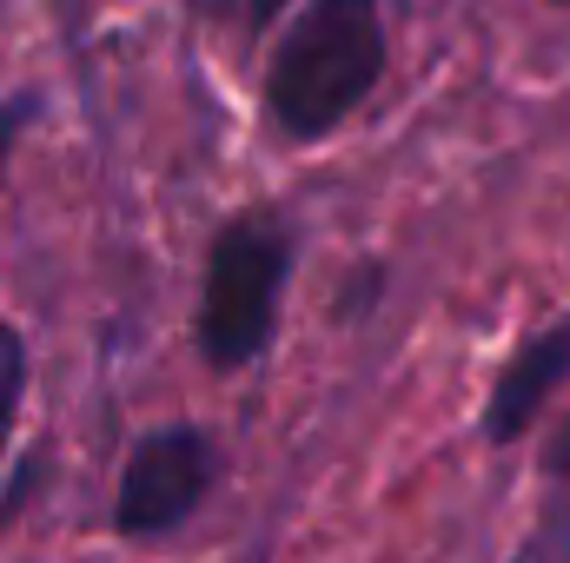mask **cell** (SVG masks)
I'll return each instance as SVG.
<instances>
[{
    "label": "cell",
    "instance_id": "cell-1",
    "mask_svg": "<svg viewBox=\"0 0 570 563\" xmlns=\"http://www.w3.org/2000/svg\"><path fill=\"white\" fill-rule=\"evenodd\" d=\"M392 67V33L379 0H305L285 20L279 47L259 80L266 127L285 146L332 140L385 80Z\"/></svg>",
    "mask_w": 570,
    "mask_h": 563
},
{
    "label": "cell",
    "instance_id": "cell-2",
    "mask_svg": "<svg viewBox=\"0 0 570 563\" xmlns=\"http://www.w3.org/2000/svg\"><path fill=\"white\" fill-rule=\"evenodd\" d=\"M298 266V233L273 213H239L213 233L206 285H199V358L213 372H246L279 338V305Z\"/></svg>",
    "mask_w": 570,
    "mask_h": 563
},
{
    "label": "cell",
    "instance_id": "cell-3",
    "mask_svg": "<svg viewBox=\"0 0 570 563\" xmlns=\"http://www.w3.org/2000/svg\"><path fill=\"white\" fill-rule=\"evenodd\" d=\"M219 444L213 431L186 418H166L140 431L127 444V464H120V491H114V531L134 537V544H159L173 531H186L199 517V504L213 497L219 484Z\"/></svg>",
    "mask_w": 570,
    "mask_h": 563
},
{
    "label": "cell",
    "instance_id": "cell-4",
    "mask_svg": "<svg viewBox=\"0 0 570 563\" xmlns=\"http://www.w3.org/2000/svg\"><path fill=\"white\" fill-rule=\"evenodd\" d=\"M564 378H570V318H558V325L531 332V338L498 365V378H491V392H484V412H478L484 444H518V437H531V424L544 418V405H551V392H558Z\"/></svg>",
    "mask_w": 570,
    "mask_h": 563
},
{
    "label": "cell",
    "instance_id": "cell-5",
    "mask_svg": "<svg viewBox=\"0 0 570 563\" xmlns=\"http://www.w3.org/2000/svg\"><path fill=\"white\" fill-rule=\"evenodd\" d=\"M27 385H33V345H27V332L13 318H0V457H7V437H13Z\"/></svg>",
    "mask_w": 570,
    "mask_h": 563
},
{
    "label": "cell",
    "instance_id": "cell-6",
    "mask_svg": "<svg viewBox=\"0 0 570 563\" xmlns=\"http://www.w3.org/2000/svg\"><path fill=\"white\" fill-rule=\"evenodd\" d=\"M199 20H213V27H239V40L246 47H259L273 27H279V13L292 0H186Z\"/></svg>",
    "mask_w": 570,
    "mask_h": 563
},
{
    "label": "cell",
    "instance_id": "cell-7",
    "mask_svg": "<svg viewBox=\"0 0 570 563\" xmlns=\"http://www.w3.org/2000/svg\"><path fill=\"white\" fill-rule=\"evenodd\" d=\"M40 120V93H7L0 100V186H7V159H13V146H20V134Z\"/></svg>",
    "mask_w": 570,
    "mask_h": 563
},
{
    "label": "cell",
    "instance_id": "cell-8",
    "mask_svg": "<svg viewBox=\"0 0 570 563\" xmlns=\"http://www.w3.org/2000/svg\"><path fill=\"white\" fill-rule=\"evenodd\" d=\"M379 285H385V266H365V273H358V285H352V298H338V318H358V312L379 298Z\"/></svg>",
    "mask_w": 570,
    "mask_h": 563
},
{
    "label": "cell",
    "instance_id": "cell-9",
    "mask_svg": "<svg viewBox=\"0 0 570 563\" xmlns=\"http://www.w3.org/2000/svg\"><path fill=\"white\" fill-rule=\"evenodd\" d=\"M544 477H570V418L551 431V444H544Z\"/></svg>",
    "mask_w": 570,
    "mask_h": 563
},
{
    "label": "cell",
    "instance_id": "cell-10",
    "mask_svg": "<svg viewBox=\"0 0 570 563\" xmlns=\"http://www.w3.org/2000/svg\"><path fill=\"white\" fill-rule=\"evenodd\" d=\"M551 7H570V0H551Z\"/></svg>",
    "mask_w": 570,
    "mask_h": 563
}]
</instances>
